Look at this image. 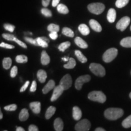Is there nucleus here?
<instances>
[{
    "label": "nucleus",
    "instance_id": "f257e3e1",
    "mask_svg": "<svg viewBox=\"0 0 131 131\" xmlns=\"http://www.w3.org/2000/svg\"><path fill=\"white\" fill-rule=\"evenodd\" d=\"M124 111L121 108H108L104 112V116L110 120H116L123 115Z\"/></svg>",
    "mask_w": 131,
    "mask_h": 131
},
{
    "label": "nucleus",
    "instance_id": "f03ea898",
    "mask_svg": "<svg viewBox=\"0 0 131 131\" xmlns=\"http://www.w3.org/2000/svg\"><path fill=\"white\" fill-rule=\"evenodd\" d=\"M88 98L90 100L96 101L100 103H104L106 101L105 94L101 91H92L88 95Z\"/></svg>",
    "mask_w": 131,
    "mask_h": 131
},
{
    "label": "nucleus",
    "instance_id": "7ed1b4c3",
    "mask_svg": "<svg viewBox=\"0 0 131 131\" xmlns=\"http://www.w3.org/2000/svg\"><path fill=\"white\" fill-rule=\"evenodd\" d=\"M89 69L96 76L102 77L106 75L105 69L100 64L91 63L89 66Z\"/></svg>",
    "mask_w": 131,
    "mask_h": 131
},
{
    "label": "nucleus",
    "instance_id": "20e7f679",
    "mask_svg": "<svg viewBox=\"0 0 131 131\" xmlns=\"http://www.w3.org/2000/svg\"><path fill=\"white\" fill-rule=\"evenodd\" d=\"M118 55V50L116 48L107 49L103 56V60L105 63H110L116 58Z\"/></svg>",
    "mask_w": 131,
    "mask_h": 131
},
{
    "label": "nucleus",
    "instance_id": "39448f33",
    "mask_svg": "<svg viewBox=\"0 0 131 131\" xmlns=\"http://www.w3.org/2000/svg\"><path fill=\"white\" fill-rule=\"evenodd\" d=\"M88 8L90 12L95 15H100L104 10L105 6L101 3H94L88 5Z\"/></svg>",
    "mask_w": 131,
    "mask_h": 131
},
{
    "label": "nucleus",
    "instance_id": "423d86ee",
    "mask_svg": "<svg viewBox=\"0 0 131 131\" xmlns=\"http://www.w3.org/2000/svg\"><path fill=\"white\" fill-rule=\"evenodd\" d=\"M91 126L89 121L87 119H84L80 120L76 124L75 129L77 131H88L91 128Z\"/></svg>",
    "mask_w": 131,
    "mask_h": 131
},
{
    "label": "nucleus",
    "instance_id": "0eeeda50",
    "mask_svg": "<svg viewBox=\"0 0 131 131\" xmlns=\"http://www.w3.org/2000/svg\"><path fill=\"white\" fill-rule=\"evenodd\" d=\"M130 22V19L129 16H124L120 19L116 24V27L118 30L124 31L128 27Z\"/></svg>",
    "mask_w": 131,
    "mask_h": 131
},
{
    "label": "nucleus",
    "instance_id": "6e6552de",
    "mask_svg": "<svg viewBox=\"0 0 131 131\" xmlns=\"http://www.w3.org/2000/svg\"><path fill=\"white\" fill-rule=\"evenodd\" d=\"M91 80V76L89 75H85L80 76L77 79L75 83V86L77 90H81L84 83H88Z\"/></svg>",
    "mask_w": 131,
    "mask_h": 131
},
{
    "label": "nucleus",
    "instance_id": "1a4fd4ad",
    "mask_svg": "<svg viewBox=\"0 0 131 131\" xmlns=\"http://www.w3.org/2000/svg\"><path fill=\"white\" fill-rule=\"evenodd\" d=\"M72 84V79L69 74H66L62 78L60 82V85L63 88L64 90H68L71 87Z\"/></svg>",
    "mask_w": 131,
    "mask_h": 131
},
{
    "label": "nucleus",
    "instance_id": "9d476101",
    "mask_svg": "<svg viewBox=\"0 0 131 131\" xmlns=\"http://www.w3.org/2000/svg\"><path fill=\"white\" fill-rule=\"evenodd\" d=\"M64 91V89L63 87L60 86V85L55 87L53 90V94H52V97L50 98V101H54L57 100L61 96V95L63 94Z\"/></svg>",
    "mask_w": 131,
    "mask_h": 131
},
{
    "label": "nucleus",
    "instance_id": "9b49d317",
    "mask_svg": "<svg viewBox=\"0 0 131 131\" xmlns=\"http://www.w3.org/2000/svg\"><path fill=\"white\" fill-rule=\"evenodd\" d=\"M90 26L93 30L97 32H100L102 30V27L99 23L95 19H91L89 21Z\"/></svg>",
    "mask_w": 131,
    "mask_h": 131
},
{
    "label": "nucleus",
    "instance_id": "f8f14e48",
    "mask_svg": "<svg viewBox=\"0 0 131 131\" xmlns=\"http://www.w3.org/2000/svg\"><path fill=\"white\" fill-rule=\"evenodd\" d=\"M30 108L32 112L35 114H38L41 111V103L39 101H35L30 103Z\"/></svg>",
    "mask_w": 131,
    "mask_h": 131
},
{
    "label": "nucleus",
    "instance_id": "ddd939ff",
    "mask_svg": "<svg viewBox=\"0 0 131 131\" xmlns=\"http://www.w3.org/2000/svg\"><path fill=\"white\" fill-rule=\"evenodd\" d=\"M55 81L52 80H49L48 83H47V84L46 85V86L43 88V89H42V93L45 94H47L49 91H51V90L53 89V88H55Z\"/></svg>",
    "mask_w": 131,
    "mask_h": 131
},
{
    "label": "nucleus",
    "instance_id": "4468645a",
    "mask_svg": "<svg viewBox=\"0 0 131 131\" xmlns=\"http://www.w3.org/2000/svg\"><path fill=\"white\" fill-rule=\"evenodd\" d=\"M72 117L75 120L78 121L81 119L82 117V112L81 109L77 106L73 107L72 110Z\"/></svg>",
    "mask_w": 131,
    "mask_h": 131
},
{
    "label": "nucleus",
    "instance_id": "2eb2a0df",
    "mask_svg": "<svg viewBox=\"0 0 131 131\" xmlns=\"http://www.w3.org/2000/svg\"><path fill=\"white\" fill-rule=\"evenodd\" d=\"M116 10L113 8H111L109 10L107 15V19L108 21L111 23H114L116 19Z\"/></svg>",
    "mask_w": 131,
    "mask_h": 131
},
{
    "label": "nucleus",
    "instance_id": "dca6fc26",
    "mask_svg": "<svg viewBox=\"0 0 131 131\" xmlns=\"http://www.w3.org/2000/svg\"><path fill=\"white\" fill-rule=\"evenodd\" d=\"M64 124L63 121L60 118H57L54 121V128L56 131H62L63 130Z\"/></svg>",
    "mask_w": 131,
    "mask_h": 131
},
{
    "label": "nucleus",
    "instance_id": "f3484780",
    "mask_svg": "<svg viewBox=\"0 0 131 131\" xmlns=\"http://www.w3.org/2000/svg\"><path fill=\"white\" fill-rule=\"evenodd\" d=\"M47 73L45 70L40 69L37 72V78L40 83H45L47 78Z\"/></svg>",
    "mask_w": 131,
    "mask_h": 131
},
{
    "label": "nucleus",
    "instance_id": "a211bd4d",
    "mask_svg": "<svg viewBox=\"0 0 131 131\" xmlns=\"http://www.w3.org/2000/svg\"><path fill=\"white\" fill-rule=\"evenodd\" d=\"M75 42L78 47H80V48L86 49V48H88V44H87V42L86 41H84L81 38H80L79 37H77L75 38Z\"/></svg>",
    "mask_w": 131,
    "mask_h": 131
},
{
    "label": "nucleus",
    "instance_id": "6ab92c4d",
    "mask_svg": "<svg viewBox=\"0 0 131 131\" xmlns=\"http://www.w3.org/2000/svg\"><path fill=\"white\" fill-rule=\"evenodd\" d=\"M50 57L47 53V52L43 50L41 53V63L42 65H47L50 63Z\"/></svg>",
    "mask_w": 131,
    "mask_h": 131
},
{
    "label": "nucleus",
    "instance_id": "aec40b11",
    "mask_svg": "<svg viewBox=\"0 0 131 131\" xmlns=\"http://www.w3.org/2000/svg\"><path fill=\"white\" fill-rule=\"evenodd\" d=\"M29 114L28 110L26 109H23L21 111V112L19 114V120L22 121V122L27 120V119L29 118Z\"/></svg>",
    "mask_w": 131,
    "mask_h": 131
},
{
    "label": "nucleus",
    "instance_id": "412c9836",
    "mask_svg": "<svg viewBox=\"0 0 131 131\" xmlns=\"http://www.w3.org/2000/svg\"><path fill=\"white\" fill-rule=\"evenodd\" d=\"M78 30L80 32V33L82 35L86 36L88 35L90 33V30L89 27H88V26L84 24H81L78 26Z\"/></svg>",
    "mask_w": 131,
    "mask_h": 131
},
{
    "label": "nucleus",
    "instance_id": "4be33fe9",
    "mask_svg": "<svg viewBox=\"0 0 131 131\" xmlns=\"http://www.w3.org/2000/svg\"><path fill=\"white\" fill-rule=\"evenodd\" d=\"M120 45L122 47L130 48L131 47V37H126L121 40Z\"/></svg>",
    "mask_w": 131,
    "mask_h": 131
},
{
    "label": "nucleus",
    "instance_id": "5701e85b",
    "mask_svg": "<svg viewBox=\"0 0 131 131\" xmlns=\"http://www.w3.org/2000/svg\"><path fill=\"white\" fill-rule=\"evenodd\" d=\"M75 54L76 55L77 57L78 60L81 62L82 63H86L87 61H88V59L86 57L83 55V53H81V51L78 50H76L75 51Z\"/></svg>",
    "mask_w": 131,
    "mask_h": 131
},
{
    "label": "nucleus",
    "instance_id": "b1692460",
    "mask_svg": "<svg viewBox=\"0 0 131 131\" xmlns=\"http://www.w3.org/2000/svg\"><path fill=\"white\" fill-rule=\"evenodd\" d=\"M55 111H56V108L53 107V106H50V107H48V109L46 111V118L47 119H50L55 114Z\"/></svg>",
    "mask_w": 131,
    "mask_h": 131
},
{
    "label": "nucleus",
    "instance_id": "393cba45",
    "mask_svg": "<svg viewBox=\"0 0 131 131\" xmlns=\"http://www.w3.org/2000/svg\"><path fill=\"white\" fill-rule=\"evenodd\" d=\"M57 10L59 13L62 14H67L69 13V9L66 6L63 4H59L57 6Z\"/></svg>",
    "mask_w": 131,
    "mask_h": 131
},
{
    "label": "nucleus",
    "instance_id": "a878e982",
    "mask_svg": "<svg viewBox=\"0 0 131 131\" xmlns=\"http://www.w3.org/2000/svg\"><path fill=\"white\" fill-rule=\"evenodd\" d=\"M76 66V61L73 58H70L69 60L68 63L64 65V68L68 69H71L74 68Z\"/></svg>",
    "mask_w": 131,
    "mask_h": 131
},
{
    "label": "nucleus",
    "instance_id": "bb28decb",
    "mask_svg": "<svg viewBox=\"0 0 131 131\" xmlns=\"http://www.w3.org/2000/svg\"><path fill=\"white\" fill-rule=\"evenodd\" d=\"M12 61L11 60L10 58H4L3 59V68H4L5 69H9L11 67V65H12Z\"/></svg>",
    "mask_w": 131,
    "mask_h": 131
},
{
    "label": "nucleus",
    "instance_id": "cd10ccee",
    "mask_svg": "<svg viewBox=\"0 0 131 131\" xmlns=\"http://www.w3.org/2000/svg\"><path fill=\"white\" fill-rule=\"evenodd\" d=\"M62 33H63V35L67 36L68 37L72 38L74 37L73 31L70 28H68V27H64L63 30H62Z\"/></svg>",
    "mask_w": 131,
    "mask_h": 131
},
{
    "label": "nucleus",
    "instance_id": "c85d7f7f",
    "mask_svg": "<svg viewBox=\"0 0 131 131\" xmlns=\"http://www.w3.org/2000/svg\"><path fill=\"white\" fill-rule=\"evenodd\" d=\"M16 61L18 63H25L28 61V58L26 55H19L16 57Z\"/></svg>",
    "mask_w": 131,
    "mask_h": 131
},
{
    "label": "nucleus",
    "instance_id": "c756f323",
    "mask_svg": "<svg viewBox=\"0 0 131 131\" xmlns=\"http://www.w3.org/2000/svg\"><path fill=\"white\" fill-rule=\"evenodd\" d=\"M129 0H117L115 2V6L118 8H123L128 4Z\"/></svg>",
    "mask_w": 131,
    "mask_h": 131
},
{
    "label": "nucleus",
    "instance_id": "7c9ffc66",
    "mask_svg": "<svg viewBox=\"0 0 131 131\" xmlns=\"http://www.w3.org/2000/svg\"><path fill=\"white\" fill-rule=\"evenodd\" d=\"M122 126L124 128H129L131 127V115L123 121Z\"/></svg>",
    "mask_w": 131,
    "mask_h": 131
},
{
    "label": "nucleus",
    "instance_id": "2f4dec72",
    "mask_svg": "<svg viewBox=\"0 0 131 131\" xmlns=\"http://www.w3.org/2000/svg\"><path fill=\"white\" fill-rule=\"evenodd\" d=\"M47 30L49 32H58L60 30V26L55 24H50L47 26Z\"/></svg>",
    "mask_w": 131,
    "mask_h": 131
},
{
    "label": "nucleus",
    "instance_id": "473e14b6",
    "mask_svg": "<svg viewBox=\"0 0 131 131\" xmlns=\"http://www.w3.org/2000/svg\"><path fill=\"white\" fill-rule=\"evenodd\" d=\"M70 46V42L69 41H66L61 43V45H59L58 49L61 52H64L65 50L69 48Z\"/></svg>",
    "mask_w": 131,
    "mask_h": 131
},
{
    "label": "nucleus",
    "instance_id": "72a5a7b5",
    "mask_svg": "<svg viewBox=\"0 0 131 131\" xmlns=\"http://www.w3.org/2000/svg\"><path fill=\"white\" fill-rule=\"evenodd\" d=\"M37 41L38 42V46H41L42 47H48V42L44 40L41 37L37 38Z\"/></svg>",
    "mask_w": 131,
    "mask_h": 131
},
{
    "label": "nucleus",
    "instance_id": "f704fd0d",
    "mask_svg": "<svg viewBox=\"0 0 131 131\" xmlns=\"http://www.w3.org/2000/svg\"><path fill=\"white\" fill-rule=\"evenodd\" d=\"M41 12L43 15L46 16V17H51L52 15L51 11L47 8H42L41 10Z\"/></svg>",
    "mask_w": 131,
    "mask_h": 131
},
{
    "label": "nucleus",
    "instance_id": "c9c22d12",
    "mask_svg": "<svg viewBox=\"0 0 131 131\" xmlns=\"http://www.w3.org/2000/svg\"><path fill=\"white\" fill-rule=\"evenodd\" d=\"M3 37L6 40H9V41H14L15 39V37L14 35H11V34H3Z\"/></svg>",
    "mask_w": 131,
    "mask_h": 131
},
{
    "label": "nucleus",
    "instance_id": "e433bc0d",
    "mask_svg": "<svg viewBox=\"0 0 131 131\" xmlns=\"http://www.w3.org/2000/svg\"><path fill=\"white\" fill-rule=\"evenodd\" d=\"M17 109V106L15 104H12L10 105L6 106L4 107V109L7 111H14Z\"/></svg>",
    "mask_w": 131,
    "mask_h": 131
},
{
    "label": "nucleus",
    "instance_id": "4c0bfd02",
    "mask_svg": "<svg viewBox=\"0 0 131 131\" xmlns=\"http://www.w3.org/2000/svg\"><path fill=\"white\" fill-rule=\"evenodd\" d=\"M4 27L6 30H7L8 31L10 32H13L15 29V27L14 25H12V24H5L4 25Z\"/></svg>",
    "mask_w": 131,
    "mask_h": 131
},
{
    "label": "nucleus",
    "instance_id": "58836bf2",
    "mask_svg": "<svg viewBox=\"0 0 131 131\" xmlns=\"http://www.w3.org/2000/svg\"><path fill=\"white\" fill-rule=\"evenodd\" d=\"M18 73V68L16 66H14L12 67V69L10 70V77L12 78L15 77L16 75H17Z\"/></svg>",
    "mask_w": 131,
    "mask_h": 131
},
{
    "label": "nucleus",
    "instance_id": "ea45409f",
    "mask_svg": "<svg viewBox=\"0 0 131 131\" xmlns=\"http://www.w3.org/2000/svg\"><path fill=\"white\" fill-rule=\"evenodd\" d=\"M24 39H25V40L27 41V42H30V43L32 44V45H35V46H38L37 39H36V40H34V39H32L31 38H29V37H25L24 38Z\"/></svg>",
    "mask_w": 131,
    "mask_h": 131
},
{
    "label": "nucleus",
    "instance_id": "a19ab883",
    "mask_svg": "<svg viewBox=\"0 0 131 131\" xmlns=\"http://www.w3.org/2000/svg\"><path fill=\"white\" fill-rule=\"evenodd\" d=\"M0 47H4V48H6L8 49H12L15 48L14 46L9 45V44H6V43H5V42H1V43L0 44Z\"/></svg>",
    "mask_w": 131,
    "mask_h": 131
},
{
    "label": "nucleus",
    "instance_id": "79ce46f5",
    "mask_svg": "<svg viewBox=\"0 0 131 131\" xmlns=\"http://www.w3.org/2000/svg\"><path fill=\"white\" fill-rule=\"evenodd\" d=\"M37 84L36 81H33L32 83V85H31L30 88V91L32 92H34L36 91L37 90Z\"/></svg>",
    "mask_w": 131,
    "mask_h": 131
},
{
    "label": "nucleus",
    "instance_id": "37998d69",
    "mask_svg": "<svg viewBox=\"0 0 131 131\" xmlns=\"http://www.w3.org/2000/svg\"><path fill=\"white\" fill-rule=\"evenodd\" d=\"M14 41L16 42L17 44H18V45L20 46L24 47V48H25V49L27 48V46L26 45V44L24 43L23 42L19 40L18 39H17V38H15V39Z\"/></svg>",
    "mask_w": 131,
    "mask_h": 131
},
{
    "label": "nucleus",
    "instance_id": "c03bdc74",
    "mask_svg": "<svg viewBox=\"0 0 131 131\" xmlns=\"http://www.w3.org/2000/svg\"><path fill=\"white\" fill-rule=\"evenodd\" d=\"M49 37H50L52 40H55L58 38V34H57V32H50V34H49Z\"/></svg>",
    "mask_w": 131,
    "mask_h": 131
},
{
    "label": "nucleus",
    "instance_id": "a18cd8bd",
    "mask_svg": "<svg viewBox=\"0 0 131 131\" xmlns=\"http://www.w3.org/2000/svg\"><path fill=\"white\" fill-rule=\"evenodd\" d=\"M29 83H30V82H29V81H27L25 83V84H24L23 86L22 87H21V89H20V92H24L26 91V89H27V87H28V86L29 85Z\"/></svg>",
    "mask_w": 131,
    "mask_h": 131
},
{
    "label": "nucleus",
    "instance_id": "49530a36",
    "mask_svg": "<svg viewBox=\"0 0 131 131\" xmlns=\"http://www.w3.org/2000/svg\"><path fill=\"white\" fill-rule=\"evenodd\" d=\"M28 130L29 131H38V128L35 125L31 124V125L29 126Z\"/></svg>",
    "mask_w": 131,
    "mask_h": 131
},
{
    "label": "nucleus",
    "instance_id": "de8ad7c7",
    "mask_svg": "<svg viewBox=\"0 0 131 131\" xmlns=\"http://www.w3.org/2000/svg\"><path fill=\"white\" fill-rule=\"evenodd\" d=\"M50 0H42V4L44 7H47L50 3Z\"/></svg>",
    "mask_w": 131,
    "mask_h": 131
},
{
    "label": "nucleus",
    "instance_id": "09e8293b",
    "mask_svg": "<svg viewBox=\"0 0 131 131\" xmlns=\"http://www.w3.org/2000/svg\"><path fill=\"white\" fill-rule=\"evenodd\" d=\"M60 0H52V5L53 7H57V6L59 4Z\"/></svg>",
    "mask_w": 131,
    "mask_h": 131
},
{
    "label": "nucleus",
    "instance_id": "8fccbe9b",
    "mask_svg": "<svg viewBox=\"0 0 131 131\" xmlns=\"http://www.w3.org/2000/svg\"><path fill=\"white\" fill-rule=\"evenodd\" d=\"M16 131H24V129L22 127H17L16 129Z\"/></svg>",
    "mask_w": 131,
    "mask_h": 131
},
{
    "label": "nucleus",
    "instance_id": "3c124183",
    "mask_svg": "<svg viewBox=\"0 0 131 131\" xmlns=\"http://www.w3.org/2000/svg\"><path fill=\"white\" fill-rule=\"evenodd\" d=\"M70 58H69L68 57H64V58H62V60H63L64 61H68L69 60Z\"/></svg>",
    "mask_w": 131,
    "mask_h": 131
},
{
    "label": "nucleus",
    "instance_id": "603ef678",
    "mask_svg": "<svg viewBox=\"0 0 131 131\" xmlns=\"http://www.w3.org/2000/svg\"><path fill=\"white\" fill-rule=\"evenodd\" d=\"M106 130L104 129L101 128V127H98L95 129V131H105Z\"/></svg>",
    "mask_w": 131,
    "mask_h": 131
},
{
    "label": "nucleus",
    "instance_id": "864d4df0",
    "mask_svg": "<svg viewBox=\"0 0 131 131\" xmlns=\"http://www.w3.org/2000/svg\"><path fill=\"white\" fill-rule=\"evenodd\" d=\"M42 39H43L45 41H46V42H49V40L48 38H46V37H41Z\"/></svg>",
    "mask_w": 131,
    "mask_h": 131
},
{
    "label": "nucleus",
    "instance_id": "5fc2aeb1",
    "mask_svg": "<svg viewBox=\"0 0 131 131\" xmlns=\"http://www.w3.org/2000/svg\"><path fill=\"white\" fill-rule=\"evenodd\" d=\"M3 113H2V112H0V119H2L3 118Z\"/></svg>",
    "mask_w": 131,
    "mask_h": 131
},
{
    "label": "nucleus",
    "instance_id": "6e6d98bb",
    "mask_svg": "<svg viewBox=\"0 0 131 131\" xmlns=\"http://www.w3.org/2000/svg\"><path fill=\"white\" fill-rule=\"evenodd\" d=\"M129 97H130V99H131V92L130 93V94H129Z\"/></svg>",
    "mask_w": 131,
    "mask_h": 131
},
{
    "label": "nucleus",
    "instance_id": "4d7b16f0",
    "mask_svg": "<svg viewBox=\"0 0 131 131\" xmlns=\"http://www.w3.org/2000/svg\"><path fill=\"white\" fill-rule=\"evenodd\" d=\"M130 30H131V26H130Z\"/></svg>",
    "mask_w": 131,
    "mask_h": 131
}]
</instances>
